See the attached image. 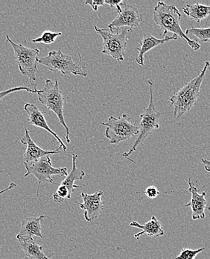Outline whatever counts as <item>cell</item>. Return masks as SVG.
<instances>
[{
	"label": "cell",
	"instance_id": "obj_1",
	"mask_svg": "<svg viewBox=\"0 0 210 259\" xmlns=\"http://www.w3.org/2000/svg\"><path fill=\"white\" fill-rule=\"evenodd\" d=\"M180 20L181 14L174 5H168L164 2L159 1L153 9V20L163 31L164 37L168 32L173 33L175 35L184 40L192 50L195 51L200 50V45L197 40L189 38L182 29Z\"/></svg>",
	"mask_w": 210,
	"mask_h": 259
},
{
	"label": "cell",
	"instance_id": "obj_2",
	"mask_svg": "<svg viewBox=\"0 0 210 259\" xmlns=\"http://www.w3.org/2000/svg\"><path fill=\"white\" fill-rule=\"evenodd\" d=\"M209 64V61H206L198 76L186 83L169 99L171 105L174 107L173 117L175 120H179L197 104L200 87Z\"/></svg>",
	"mask_w": 210,
	"mask_h": 259
},
{
	"label": "cell",
	"instance_id": "obj_3",
	"mask_svg": "<svg viewBox=\"0 0 210 259\" xmlns=\"http://www.w3.org/2000/svg\"><path fill=\"white\" fill-rule=\"evenodd\" d=\"M147 83L149 85V104L145 111L139 116L140 122L138 126L139 130V136L129 151L122 154L124 158H129L130 155L135 151L138 146L142 144L153 131L160 128L159 120L161 113L156 111L153 102V81L151 80H147Z\"/></svg>",
	"mask_w": 210,
	"mask_h": 259
},
{
	"label": "cell",
	"instance_id": "obj_4",
	"mask_svg": "<svg viewBox=\"0 0 210 259\" xmlns=\"http://www.w3.org/2000/svg\"><path fill=\"white\" fill-rule=\"evenodd\" d=\"M38 100L41 104L54 112L59 119V122L66 130L65 139L67 144L71 142L70 139V128L67 126L64 116V97L59 89V83L57 79L55 82L51 80H45L43 90L38 91Z\"/></svg>",
	"mask_w": 210,
	"mask_h": 259
},
{
	"label": "cell",
	"instance_id": "obj_5",
	"mask_svg": "<svg viewBox=\"0 0 210 259\" xmlns=\"http://www.w3.org/2000/svg\"><path fill=\"white\" fill-rule=\"evenodd\" d=\"M79 61L78 64L73 60L71 55L64 54L61 50L58 51H51L48 56L39 59L38 63L45 66L48 70L57 73L60 72L61 74L67 76L73 74L74 76L87 77V73L82 68L81 65V56L78 55Z\"/></svg>",
	"mask_w": 210,
	"mask_h": 259
},
{
	"label": "cell",
	"instance_id": "obj_6",
	"mask_svg": "<svg viewBox=\"0 0 210 259\" xmlns=\"http://www.w3.org/2000/svg\"><path fill=\"white\" fill-rule=\"evenodd\" d=\"M93 28L102 37L103 54L118 61H123L128 45V34L131 30L128 28H125L121 30L113 31L109 29H99L95 25Z\"/></svg>",
	"mask_w": 210,
	"mask_h": 259
},
{
	"label": "cell",
	"instance_id": "obj_7",
	"mask_svg": "<svg viewBox=\"0 0 210 259\" xmlns=\"http://www.w3.org/2000/svg\"><path fill=\"white\" fill-rule=\"evenodd\" d=\"M6 40L13 48L16 63L18 65L19 70L22 74L29 78L31 84H32L37 79L36 73L37 71L40 50L38 49L29 48L23 45H17L9 35L6 36Z\"/></svg>",
	"mask_w": 210,
	"mask_h": 259
},
{
	"label": "cell",
	"instance_id": "obj_8",
	"mask_svg": "<svg viewBox=\"0 0 210 259\" xmlns=\"http://www.w3.org/2000/svg\"><path fill=\"white\" fill-rule=\"evenodd\" d=\"M101 124L107 127L105 137L112 144H120L139 134V127L133 124L126 114H122L119 117L111 116L108 122Z\"/></svg>",
	"mask_w": 210,
	"mask_h": 259
},
{
	"label": "cell",
	"instance_id": "obj_9",
	"mask_svg": "<svg viewBox=\"0 0 210 259\" xmlns=\"http://www.w3.org/2000/svg\"><path fill=\"white\" fill-rule=\"evenodd\" d=\"M24 165L26 169V174H25L24 177L33 175L38 181L37 195L40 200L39 191H40V186L42 183H49L58 185L57 183L53 181L52 176L58 175L62 177H67L68 175L67 167L56 168L53 167L49 155L43 157L35 162L29 163V164L24 163Z\"/></svg>",
	"mask_w": 210,
	"mask_h": 259
},
{
	"label": "cell",
	"instance_id": "obj_10",
	"mask_svg": "<svg viewBox=\"0 0 210 259\" xmlns=\"http://www.w3.org/2000/svg\"><path fill=\"white\" fill-rule=\"evenodd\" d=\"M120 11L117 12L116 18L108 25V29L116 31L128 28L133 30L140 25L141 23H145L142 20V15L137 9L132 5L127 4L123 2L120 5Z\"/></svg>",
	"mask_w": 210,
	"mask_h": 259
},
{
	"label": "cell",
	"instance_id": "obj_11",
	"mask_svg": "<svg viewBox=\"0 0 210 259\" xmlns=\"http://www.w3.org/2000/svg\"><path fill=\"white\" fill-rule=\"evenodd\" d=\"M102 191H97L93 194H87L81 193L80 194L83 199L82 203L76 202L81 209L84 210V217L86 221L92 223L98 218L104 209V202L102 201Z\"/></svg>",
	"mask_w": 210,
	"mask_h": 259
},
{
	"label": "cell",
	"instance_id": "obj_12",
	"mask_svg": "<svg viewBox=\"0 0 210 259\" xmlns=\"http://www.w3.org/2000/svg\"><path fill=\"white\" fill-rule=\"evenodd\" d=\"M31 132L29 131L27 128H25V136L21 140L22 144L27 146L26 152L23 155V163L29 164V163L35 162L46 155H56V154L61 153V148L60 147L56 150H45L40 148L31 139L30 134H29Z\"/></svg>",
	"mask_w": 210,
	"mask_h": 259
},
{
	"label": "cell",
	"instance_id": "obj_13",
	"mask_svg": "<svg viewBox=\"0 0 210 259\" xmlns=\"http://www.w3.org/2000/svg\"><path fill=\"white\" fill-rule=\"evenodd\" d=\"M189 184V189L188 191L190 193L192 197H191L190 202L186 204L185 206L190 207L192 208V218L195 221L197 220L204 219L205 209H206V204L207 201L205 197L206 195V191H203L202 194H199L197 192V188H196L194 183H192V179H189L188 181Z\"/></svg>",
	"mask_w": 210,
	"mask_h": 259
},
{
	"label": "cell",
	"instance_id": "obj_14",
	"mask_svg": "<svg viewBox=\"0 0 210 259\" xmlns=\"http://www.w3.org/2000/svg\"><path fill=\"white\" fill-rule=\"evenodd\" d=\"M24 110L27 113L28 115H29L28 122H29V124L35 125V126L38 127V128H43V130L49 133L51 136H54V138L60 143V147H59L63 149L64 152L67 151V146L61 141V138L58 136V135L50 128L49 125H48L46 120H45L43 113L35 105L31 104V103H26L24 106Z\"/></svg>",
	"mask_w": 210,
	"mask_h": 259
},
{
	"label": "cell",
	"instance_id": "obj_15",
	"mask_svg": "<svg viewBox=\"0 0 210 259\" xmlns=\"http://www.w3.org/2000/svg\"><path fill=\"white\" fill-rule=\"evenodd\" d=\"M178 37V36L173 34L172 36H166L164 38L161 39L156 38L149 33L144 34L142 40L139 42V46L136 47L137 54H136L135 57L136 62L139 65L144 66V56H145V53H148L152 49L160 46V45L169 41V40H177Z\"/></svg>",
	"mask_w": 210,
	"mask_h": 259
},
{
	"label": "cell",
	"instance_id": "obj_16",
	"mask_svg": "<svg viewBox=\"0 0 210 259\" xmlns=\"http://www.w3.org/2000/svg\"><path fill=\"white\" fill-rule=\"evenodd\" d=\"M47 218L45 215H41L38 218L30 217L21 221V227L17 238H32L33 236L39 237L43 239L41 232L42 220Z\"/></svg>",
	"mask_w": 210,
	"mask_h": 259
},
{
	"label": "cell",
	"instance_id": "obj_17",
	"mask_svg": "<svg viewBox=\"0 0 210 259\" xmlns=\"http://www.w3.org/2000/svg\"><path fill=\"white\" fill-rule=\"evenodd\" d=\"M130 226L131 227L142 229V232L134 235V238L137 240L145 234L151 238H158V237L163 236L165 234L161 223L156 219L155 216H152L151 219L144 225H141L139 223L133 221L130 224Z\"/></svg>",
	"mask_w": 210,
	"mask_h": 259
},
{
	"label": "cell",
	"instance_id": "obj_18",
	"mask_svg": "<svg viewBox=\"0 0 210 259\" xmlns=\"http://www.w3.org/2000/svg\"><path fill=\"white\" fill-rule=\"evenodd\" d=\"M25 256L31 259H50L45 255L43 247L32 238H17Z\"/></svg>",
	"mask_w": 210,
	"mask_h": 259
},
{
	"label": "cell",
	"instance_id": "obj_19",
	"mask_svg": "<svg viewBox=\"0 0 210 259\" xmlns=\"http://www.w3.org/2000/svg\"><path fill=\"white\" fill-rule=\"evenodd\" d=\"M78 158V155L73 154V167H72L71 172L70 174H68L67 177H65L64 181L61 183V185H64L68 190L70 195L72 197L73 191H75L76 188H81L82 187L80 185H75V182L76 180H82L83 178L85 177V172L83 170H80V169H77L76 167V160Z\"/></svg>",
	"mask_w": 210,
	"mask_h": 259
},
{
	"label": "cell",
	"instance_id": "obj_20",
	"mask_svg": "<svg viewBox=\"0 0 210 259\" xmlns=\"http://www.w3.org/2000/svg\"><path fill=\"white\" fill-rule=\"evenodd\" d=\"M183 12L191 20L200 23L210 15V6L195 3L187 4L183 8Z\"/></svg>",
	"mask_w": 210,
	"mask_h": 259
},
{
	"label": "cell",
	"instance_id": "obj_21",
	"mask_svg": "<svg viewBox=\"0 0 210 259\" xmlns=\"http://www.w3.org/2000/svg\"><path fill=\"white\" fill-rule=\"evenodd\" d=\"M185 34L187 36L189 34H193L200 41L206 43L210 40V27L191 28V29H186Z\"/></svg>",
	"mask_w": 210,
	"mask_h": 259
},
{
	"label": "cell",
	"instance_id": "obj_22",
	"mask_svg": "<svg viewBox=\"0 0 210 259\" xmlns=\"http://www.w3.org/2000/svg\"><path fill=\"white\" fill-rule=\"evenodd\" d=\"M61 32H53L51 31H43V34H41L38 38L33 39L31 41L33 43L43 44V45H51V44L55 43L57 37L62 36Z\"/></svg>",
	"mask_w": 210,
	"mask_h": 259
},
{
	"label": "cell",
	"instance_id": "obj_23",
	"mask_svg": "<svg viewBox=\"0 0 210 259\" xmlns=\"http://www.w3.org/2000/svg\"><path fill=\"white\" fill-rule=\"evenodd\" d=\"M205 247L200 248L198 249H182L180 254L176 259H195L202 251L204 250Z\"/></svg>",
	"mask_w": 210,
	"mask_h": 259
},
{
	"label": "cell",
	"instance_id": "obj_24",
	"mask_svg": "<svg viewBox=\"0 0 210 259\" xmlns=\"http://www.w3.org/2000/svg\"><path fill=\"white\" fill-rule=\"evenodd\" d=\"M20 91H26V92H27L32 93V94H37L39 90H37V89H29V88L22 87V86H20V87L12 88V89L0 92V100H1L2 99L4 98L6 96L9 95V94H12V93L20 92Z\"/></svg>",
	"mask_w": 210,
	"mask_h": 259
},
{
	"label": "cell",
	"instance_id": "obj_25",
	"mask_svg": "<svg viewBox=\"0 0 210 259\" xmlns=\"http://www.w3.org/2000/svg\"><path fill=\"white\" fill-rule=\"evenodd\" d=\"M142 193L145 194L147 198L149 199L156 198L160 195V191L153 185H150V186L148 187L145 191H142Z\"/></svg>",
	"mask_w": 210,
	"mask_h": 259
},
{
	"label": "cell",
	"instance_id": "obj_26",
	"mask_svg": "<svg viewBox=\"0 0 210 259\" xmlns=\"http://www.w3.org/2000/svg\"><path fill=\"white\" fill-rule=\"evenodd\" d=\"M84 4L89 5L91 6L92 10L97 12L99 6H104L105 5L104 0H92V1L83 2Z\"/></svg>",
	"mask_w": 210,
	"mask_h": 259
},
{
	"label": "cell",
	"instance_id": "obj_27",
	"mask_svg": "<svg viewBox=\"0 0 210 259\" xmlns=\"http://www.w3.org/2000/svg\"><path fill=\"white\" fill-rule=\"evenodd\" d=\"M124 1H122V0H104L105 4L108 5L111 8L113 7H117V6H120V5L122 4Z\"/></svg>",
	"mask_w": 210,
	"mask_h": 259
},
{
	"label": "cell",
	"instance_id": "obj_28",
	"mask_svg": "<svg viewBox=\"0 0 210 259\" xmlns=\"http://www.w3.org/2000/svg\"><path fill=\"white\" fill-rule=\"evenodd\" d=\"M201 162L203 163V165H204V169L206 172H210V161L209 160L204 159V158H202Z\"/></svg>",
	"mask_w": 210,
	"mask_h": 259
},
{
	"label": "cell",
	"instance_id": "obj_29",
	"mask_svg": "<svg viewBox=\"0 0 210 259\" xmlns=\"http://www.w3.org/2000/svg\"><path fill=\"white\" fill-rule=\"evenodd\" d=\"M16 187H17V185H16L15 183H11L10 184H9V187H7V188H5V189L3 190V191H0V195H1V194H4L5 192H7V191L13 189V188H16Z\"/></svg>",
	"mask_w": 210,
	"mask_h": 259
},
{
	"label": "cell",
	"instance_id": "obj_30",
	"mask_svg": "<svg viewBox=\"0 0 210 259\" xmlns=\"http://www.w3.org/2000/svg\"><path fill=\"white\" fill-rule=\"evenodd\" d=\"M206 209L209 210V211H210V207H208V208H206Z\"/></svg>",
	"mask_w": 210,
	"mask_h": 259
}]
</instances>
